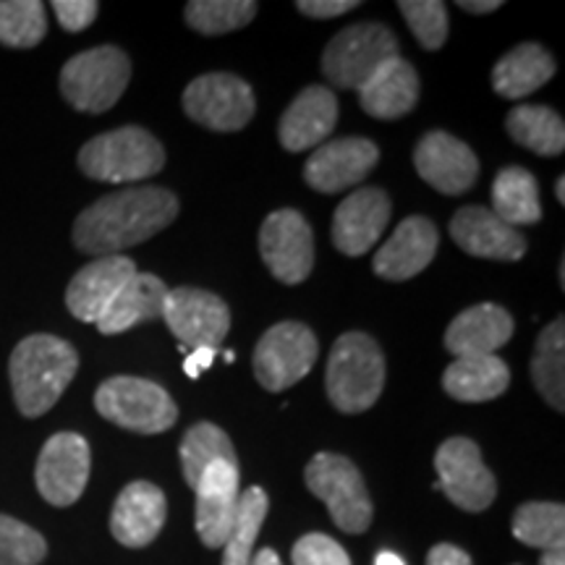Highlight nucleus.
<instances>
[{
  "mask_svg": "<svg viewBox=\"0 0 565 565\" xmlns=\"http://www.w3.org/2000/svg\"><path fill=\"white\" fill-rule=\"evenodd\" d=\"M511 385V370L498 353L456 359L443 374V391L461 404H482L500 398Z\"/></svg>",
  "mask_w": 565,
  "mask_h": 565,
  "instance_id": "nucleus-28",
  "label": "nucleus"
},
{
  "mask_svg": "<svg viewBox=\"0 0 565 565\" xmlns=\"http://www.w3.org/2000/svg\"><path fill=\"white\" fill-rule=\"evenodd\" d=\"M320 356V343L303 322H278L259 338L254 349V377L270 393L301 383Z\"/></svg>",
  "mask_w": 565,
  "mask_h": 565,
  "instance_id": "nucleus-9",
  "label": "nucleus"
},
{
  "mask_svg": "<svg viewBox=\"0 0 565 565\" xmlns=\"http://www.w3.org/2000/svg\"><path fill=\"white\" fill-rule=\"evenodd\" d=\"M437 242H440V236H437L435 223L429 217H406L374 254V273L391 282L414 278V275L427 270L429 263L435 259Z\"/></svg>",
  "mask_w": 565,
  "mask_h": 565,
  "instance_id": "nucleus-21",
  "label": "nucleus"
},
{
  "mask_svg": "<svg viewBox=\"0 0 565 565\" xmlns=\"http://www.w3.org/2000/svg\"><path fill=\"white\" fill-rule=\"evenodd\" d=\"M162 320L183 349L217 351L231 330V309L217 294L181 286L168 291Z\"/></svg>",
  "mask_w": 565,
  "mask_h": 565,
  "instance_id": "nucleus-12",
  "label": "nucleus"
},
{
  "mask_svg": "<svg viewBox=\"0 0 565 565\" xmlns=\"http://www.w3.org/2000/svg\"><path fill=\"white\" fill-rule=\"evenodd\" d=\"M249 565H282V563H280V557H278V553H275V550L263 547L257 555L252 557Z\"/></svg>",
  "mask_w": 565,
  "mask_h": 565,
  "instance_id": "nucleus-45",
  "label": "nucleus"
},
{
  "mask_svg": "<svg viewBox=\"0 0 565 565\" xmlns=\"http://www.w3.org/2000/svg\"><path fill=\"white\" fill-rule=\"evenodd\" d=\"M532 383L557 414L565 412V328L563 317L550 322L536 338Z\"/></svg>",
  "mask_w": 565,
  "mask_h": 565,
  "instance_id": "nucleus-31",
  "label": "nucleus"
},
{
  "mask_svg": "<svg viewBox=\"0 0 565 565\" xmlns=\"http://www.w3.org/2000/svg\"><path fill=\"white\" fill-rule=\"evenodd\" d=\"M215 349H194L189 351L186 356H183V372H186V377L192 380H200L202 372H207L212 362H215Z\"/></svg>",
  "mask_w": 565,
  "mask_h": 565,
  "instance_id": "nucleus-43",
  "label": "nucleus"
},
{
  "mask_svg": "<svg viewBox=\"0 0 565 565\" xmlns=\"http://www.w3.org/2000/svg\"><path fill=\"white\" fill-rule=\"evenodd\" d=\"M505 129L515 145L542 158H557L565 150V124L547 105H519L508 113Z\"/></svg>",
  "mask_w": 565,
  "mask_h": 565,
  "instance_id": "nucleus-30",
  "label": "nucleus"
},
{
  "mask_svg": "<svg viewBox=\"0 0 565 565\" xmlns=\"http://www.w3.org/2000/svg\"><path fill=\"white\" fill-rule=\"evenodd\" d=\"M437 484L450 503L469 513H482L498 498V482L482 461V450L469 437H450L435 454Z\"/></svg>",
  "mask_w": 565,
  "mask_h": 565,
  "instance_id": "nucleus-10",
  "label": "nucleus"
},
{
  "mask_svg": "<svg viewBox=\"0 0 565 565\" xmlns=\"http://www.w3.org/2000/svg\"><path fill=\"white\" fill-rule=\"evenodd\" d=\"M492 212L511 228L542 221L540 186H536V179L526 168L508 166L494 175Z\"/></svg>",
  "mask_w": 565,
  "mask_h": 565,
  "instance_id": "nucleus-29",
  "label": "nucleus"
},
{
  "mask_svg": "<svg viewBox=\"0 0 565 565\" xmlns=\"http://www.w3.org/2000/svg\"><path fill=\"white\" fill-rule=\"evenodd\" d=\"M309 492L320 498L333 515L335 526L345 534H364L372 526V500L362 471L345 456L317 454L303 469Z\"/></svg>",
  "mask_w": 565,
  "mask_h": 565,
  "instance_id": "nucleus-8",
  "label": "nucleus"
},
{
  "mask_svg": "<svg viewBox=\"0 0 565 565\" xmlns=\"http://www.w3.org/2000/svg\"><path fill=\"white\" fill-rule=\"evenodd\" d=\"M179 196L162 186H129L113 192L76 217L74 246L89 257H113L150 242L179 217Z\"/></svg>",
  "mask_w": 565,
  "mask_h": 565,
  "instance_id": "nucleus-1",
  "label": "nucleus"
},
{
  "mask_svg": "<svg viewBox=\"0 0 565 565\" xmlns=\"http://www.w3.org/2000/svg\"><path fill=\"white\" fill-rule=\"evenodd\" d=\"M414 166L422 181L445 196L469 192L479 179V160L469 145L448 131L424 134L414 150Z\"/></svg>",
  "mask_w": 565,
  "mask_h": 565,
  "instance_id": "nucleus-17",
  "label": "nucleus"
},
{
  "mask_svg": "<svg viewBox=\"0 0 565 565\" xmlns=\"http://www.w3.org/2000/svg\"><path fill=\"white\" fill-rule=\"evenodd\" d=\"M166 166V150L141 126L100 134L79 150V168L92 181L134 183L160 173Z\"/></svg>",
  "mask_w": 565,
  "mask_h": 565,
  "instance_id": "nucleus-4",
  "label": "nucleus"
},
{
  "mask_svg": "<svg viewBox=\"0 0 565 565\" xmlns=\"http://www.w3.org/2000/svg\"><path fill=\"white\" fill-rule=\"evenodd\" d=\"M385 387V356L372 335L345 333L335 341L324 372V391L341 414H364Z\"/></svg>",
  "mask_w": 565,
  "mask_h": 565,
  "instance_id": "nucleus-3",
  "label": "nucleus"
},
{
  "mask_svg": "<svg viewBox=\"0 0 565 565\" xmlns=\"http://www.w3.org/2000/svg\"><path fill=\"white\" fill-rule=\"evenodd\" d=\"M196 508L194 526L202 545L221 550L228 540L233 519H236L238 498H242V475L236 463L217 461L200 477L194 487Z\"/></svg>",
  "mask_w": 565,
  "mask_h": 565,
  "instance_id": "nucleus-16",
  "label": "nucleus"
},
{
  "mask_svg": "<svg viewBox=\"0 0 565 565\" xmlns=\"http://www.w3.org/2000/svg\"><path fill=\"white\" fill-rule=\"evenodd\" d=\"M377 145L362 137L330 139L303 166V181L320 194H338L359 186L377 166Z\"/></svg>",
  "mask_w": 565,
  "mask_h": 565,
  "instance_id": "nucleus-15",
  "label": "nucleus"
},
{
  "mask_svg": "<svg viewBox=\"0 0 565 565\" xmlns=\"http://www.w3.org/2000/svg\"><path fill=\"white\" fill-rule=\"evenodd\" d=\"M259 6L254 0H192L186 3V24L194 32L217 38V34H228L252 24L257 17Z\"/></svg>",
  "mask_w": 565,
  "mask_h": 565,
  "instance_id": "nucleus-35",
  "label": "nucleus"
},
{
  "mask_svg": "<svg viewBox=\"0 0 565 565\" xmlns=\"http://www.w3.org/2000/svg\"><path fill=\"white\" fill-rule=\"evenodd\" d=\"M374 565H406V563L401 561V557L395 553H380L377 561H374Z\"/></svg>",
  "mask_w": 565,
  "mask_h": 565,
  "instance_id": "nucleus-47",
  "label": "nucleus"
},
{
  "mask_svg": "<svg viewBox=\"0 0 565 565\" xmlns=\"http://www.w3.org/2000/svg\"><path fill=\"white\" fill-rule=\"evenodd\" d=\"M47 555V542L32 526L0 513V565H40Z\"/></svg>",
  "mask_w": 565,
  "mask_h": 565,
  "instance_id": "nucleus-38",
  "label": "nucleus"
},
{
  "mask_svg": "<svg viewBox=\"0 0 565 565\" xmlns=\"http://www.w3.org/2000/svg\"><path fill=\"white\" fill-rule=\"evenodd\" d=\"M47 34V13L40 0H0V45L26 47L40 45Z\"/></svg>",
  "mask_w": 565,
  "mask_h": 565,
  "instance_id": "nucleus-36",
  "label": "nucleus"
},
{
  "mask_svg": "<svg viewBox=\"0 0 565 565\" xmlns=\"http://www.w3.org/2000/svg\"><path fill=\"white\" fill-rule=\"evenodd\" d=\"M259 254L275 280L296 286L312 275L315 233L299 210L282 207L267 215L259 228Z\"/></svg>",
  "mask_w": 565,
  "mask_h": 565,
  "instance_id": "nucleus-13",
  "label": "nucleus"
},
{
  "mask_svg": "<svg viewBox=\"0 0 565 565\" xmlns=\"http://www.w3.org/2000/svg\"><path fill=\"white\" fill-rule=\"evenodd\" d=\"M500 0H458V9L469 11V13H492L500 9Z\"/></svg>",
  "mask_w": 565,
  "mask_h": 565,
  "instance_id": "nucleus-44",
  "label": "nucleus"
},
{
  "mask_svg": "<svg viewBox=\"0 0 565 565\" xmlns=\"http://www.w3.org/2000/svg\"><path fill=\"white\" fill-rule=\"evenodd\" d=\"M53 11L63 30L82 32L97 19L100 6L95 0H53Z\"/></svg>",
  "mask_w": 565,
  "mask_h": 565,
  "instance_id": "nucleus-40",
  "label": "nucleus"
},
{
  "mask_svg": "<svg viewBox=\"0 0 565 565\" xmlns=\"http://www.w3.org/2000/svg\"><path fill=\"white\" fill-rule=\"evenodd\" d=\"M134 259L124 254H113V257H97L95 263L82 267L74 275L66 288V307L68 312L79 322L97 324L105 315L118 291L137 275Z\"/></svg>",
  "mask_w": 565,
  "mask_h": 565,
  "instance_id": "nucleus-20",
  "label": "nucleus"
},
{
  "mask_svg": "<svg viewBox=\"0 0 565 565\" xmlns=\"http://www.w3.org/2000/svg\"><path fill=\"white\" fill-rule=\"evenodd\" d=\"M555 194H557V202L565 204V175H561L555 183Z\"/></svg>",
  "mask_w": 565,
  "mask_h": 565,
  "instance_id": "nucleus-48",
  "label": "nucleus"
},
{
  "mask_svg": "<svg viewBox=\"0 0 565 565\" xmlns=\"http://www.w3.org/2000/svg\"><path fill=\"white\" fill-rule=\"evenodd\" d=\"M294 565H351V557L328 534H303L294 545Z\"/></svg>",
  "mask_w": 565,
  "mask_h": 565,
  "instance_id": "nucleus-39",
  "label": "nucleus"
},
{
  "mask_svg": "<svg viewBox=\"0 0 565 565\" xmlns=\"http://www.w3.org/2000/svg\"><path fill=\"white\" fill-rule=\"evenodd\" d=\"M511 532L526 547L563 550L565 545V508L561 503H524L513 513Z\"/></svg>",
  "mask_w": 565,
  "mask_h": 565,
  "instance_id": "nucleus-34",
  "label": "nucleus"
},
{
  "mask_svg": "<svg viewBox=\"0 0 565 565\" xmlns=\"http://www.w3.org/2000/svg\"><path fill=\"white\" fill-rule=\"evenodd\" d=\"M95 408L103 419L137 435L168 433L179 422V406L166 387L145 377L116 374L95 393Z\"/></svg>",
  "mask_w": 565,
  "mask_h": 565,
  "instance_id": "nucleus-5",
  "label": "nucleus"
},
{
  "mask_svg": "<svg viewBox=\"0 0 565 565\" xmlns=\"http://www.w3.org/2000/svg\"><path fill=\"white\" fill-rule=\"evenodd\" d=\"M398 11L404 13L408 30L419 40L424 51H440L448 40V9L440 0H401Z\"/></svg>",
  "mask_w": 565,
  "mask_h": 565,
  "instance_id": "nucleus-37",
  "label": "nucleus"
},
{
  "mask_svg": "<svg viewBox=\"0 0 565 565\" xmlns=\"http://www.w3.org/2000/svg\"><path fill=\"white\" fill-rule=\"evenodd\" d=\"M391 196L380 186H362L338 204L333 217V244L345 257H362L383 238L391 221Z\"/></svg>",
  "mask_w": 565,
  "mask_h": 565,
  "instance_id": "nucleus-18",
  "label": "nucleus"
},
{
  "mask_svg": "<svg viewBox=\"0 0 565 565\" xmlns=\"http://www.w3.org/2000/svg\"><path fill=\"white\" fill-rule=\"evenodd\" d=\"M450 236L466 254L498 263H519L529 249L526 236L519 228L500 221L490 207L469 204L450 221Z\"/></svg>",
  "mask_w": 565,
  "mask_h": 565,
  "instance_id": "nucleus-19",
  "label": "nucleus"
},
{
  "mask_svg": "<svg viewBox=\"0 0 565 565\" xmlns=\"http://www.w3.org/2000/svg\"><path fill=\"white\" fill-rule=\"evenodd\" d=\"M183 110L210 131H242L257 113L249 84L233 74H204L183 92Z\"/></svg>",
  "mask_w": 565,
  "mask_h": 565,
  "instance_id": "nucleus-11",
  "label": "nucleus"
},
{
  "mask_svg": "<svg viewBox=\"0 0 565 565\" xmlns=\"http://www.w3.org/2000/svg\"><path fill=\"white\" fill-rule=\"evenodd\" d=\"M427 565H475V563H471L469 553H463L461 547L443 542V545H435L429 550Z\"/></svg>",
  "mask_w": 565,
  "mask_h": 565,
  "instance_id": "nucleus-42",
  "label": "nucleus"
},
{
  "mask_svg": "<svg viewBox=\"0 0 565 565\" xmlns=\"http://www.w3.org/2000/svg\"><path fill=\"white\" fill-rule=\"evenodd\" d=\"M422 82L416 68L406 58L395 55L359 89V105L366 116L380 118V121H398L416 108Z\"/></svg>",
  "mask_w": 565,
  "mask_h": 565,
  "instance_id": "nucleus-25",
  "label": "nucleus"
},
{
  "mask_svg": "<svg viewBox=\"0 0 565 565\" xmlns=\"http://www.w3.org/2000/svg\"><path fill=\"white\" fill-rule=\"evenodd\" d=\"M179 456H181L183 479H186V484L192 487V490L212 463L225 461V463L238 466V456H236V448H233L231 437L212 422H200L194 424L192 429H186V435H183L181 440Z\"/></svg>",
  "mask_w": 565,
  "mask_h": 565,
  "instance_id": "nucleus-32",
  "label": "nucleus"
},
{
  "mask_svg": "<svg viewBox=\"0 0 565 565\" xmlns=\"http://www.w3.org/2000/svg\"><path fill=\"white\" fill-rule=\"evenodd\" d=\"M540 565H565V553L563 550H550V553L542 555Z\"/></svg>",
  "mask_w": 565,
  "mask_h": 565,
  "instance_id": "nucleus-46",
  "label": "nucleus"
},
{
  "mask_svg": "<svg viewBox=\"0 0 565 565\" xmlns=\"http://www.w3.org/2000/svg\"><path fill=\"white\" fill-rule=\"evenodd\" d=\"M338 124V97L328 87H307L280 116L278 139L282 150L303 152L328 141Z\"/></svg>",
  "mask_w": 565,
  "mask_h": 565,
  "instance_id": "nucleus-23",
  "label": "nucleus"
},
{
  "mask_svg": "<svg viewBox=\"0 0 565 565\" xmlns=\"http://www.w3.org/2000/svg\"><path fill=\"white\" fill-rule=\"evenodd\" d=\"M267 508V492L263 487H249L242 492L236 508V519H233L231 534L223 545V565H249L252 563V547L257 542L259 529L265 524Z\"/></svg>",
  "mask_w": 565,
  "mask_h": 565,
  "instance_id": "nucleus-33",
  "label": "nucleus"
},
{
  "mask_svg": "<svg viewBox=\"0 0 565 565\" xmlns=\"http://www.w3.org/2000/svg\"><path fill=\"white\" fill-rule=\"evenodd\" d=\"M79 370V353L63 338L38 333L24 338L11 353L9 377L17 408L38 419L58 404Z\"/></svg>",
  "mask_w": 565,
  "mask_h": 565,
  "instance_id": "nucleus-2",
  "label": "nucleus"
},
{
  "mask_svg": "<svg viewBox=\"0 0 565 565\" xmlns=\"http://www.w3.org/2000/svg\"><path fill=\"white\" fill-rule=\"evenodd\" d=\"M171 288L162 282L158 275L137 273L126 286L118 291L116 299L105 315L97 320V330L103 335H118L126 330L137 328L141 322L162 320V307Z\"/></svg>",
  "mask_w": 565,
  "mask_h": 565,
  "instance_id": "nucleus-26",
  "label": "nucleus"
},
{
  "mask_svg": "<svg viewBox=\"0 0 565 565\" xmlns=\"http://www.w3.org/2000/svg\"><path fill=\"white\" fill-rule=\"evenodd\" d=\"M359 6H362L359 0H299L296 9L309 19H335L359 9Z\"/></svg>",
  "mask_w": 565,
  "mask_h": 565,
  "instance_id": "nucleus-41",
  "label": "nucleus"
},
{
  "mask_svg": "<svg viewBox=\"0 0 565 565\" xmlns=\"http://www.w3.org/2000/svg\"><path fill=\"white\" fill-rule=\"evenodd\" d=\"M89 443L76 433H58L42 445L34 479L47 503L68 508L82 498L89 482Z\"/></svg>",
  "mask_w": 565,
  "mask_h": 565,
  "instance_id": "nucleus-14",
  "label": "nucleus"
},
{
  "mask_svg": "<svg viewBox=\"0 0 565 565\" xmlns=\"http://www.w3.org/2000/svg\"><path fill=\"white\" fill-rule=\"evenodd\" d=\"M555 58L536 42L508 51L492 68V89L505 100H524L555 76Z\"/></svg>",
  "mask_w": 565,
  "mask_h": 565,
  "instance_id": "nucleus-27",
  "label": "nucleus"
},
{
  "mask_svg": "<svg viewBox=\"0 0 565 565\" xmlns=\"http://www.w3.org/2000/svg\"><path fill=\"white\" fill-rule=\"evenodd\" d=\"M131 82V61L121 47L103 45L74 55L61 71V92L74 110H110Z\"/></svg>",
  "mask_w": 565,
  "mask_h": 565,
  "instance_id": "nucleus-6",
  "label": "nucleus"
},
{
  "mask_svg": "<svg viewBox=\"0 0 565 565\" xmlns=\"http://www.w3.org/2000/svg\"><path fill=\"white\" fill-rule=\"evenodd\" d=\"M395 55H401L398 38L391 26L366 21V24L345 26L328 42L322 53V71L338 89L359 92Z\"/></svg>",
  "mask_w": 565,
  "mask_h": 565,
  "instance_id": "nucleus-7",
  "label": "nucleus"
},
{
  "mask_svg": "<svg viewBox=\"0 0 565 565\" xmlns=\"http://www.w3.org/2000/svg\"><path fill=\"white\" fill-rule=\"evenodd\" d=\"M168 503L160 487L152 482H131L126 484L116 498L110 513V534L124 547H147L158 540L166 526Z\"/></svg>",
  "mask_w": 565,
  "mask_h": 565,
  "instance_id": "nucleus-22",
  "label": "nucleus"
},
{
  "mask_svg": "<svg viewBox=\"0 0 565 565\" xmlns=\"http://www.w3.org/2000/svg\"><path fill=\"white\" fill-rule=\"evenodd\" d=\"M513 317L498 303H477L463 309L445 330V349L456 359L492 356L513 338Z\"/></svg>",
  "mask_w": 565,
  "mask_h": 565,
  "instance_id": "nucleus-24",
  "label": "nucleus"
}]
</instances>
